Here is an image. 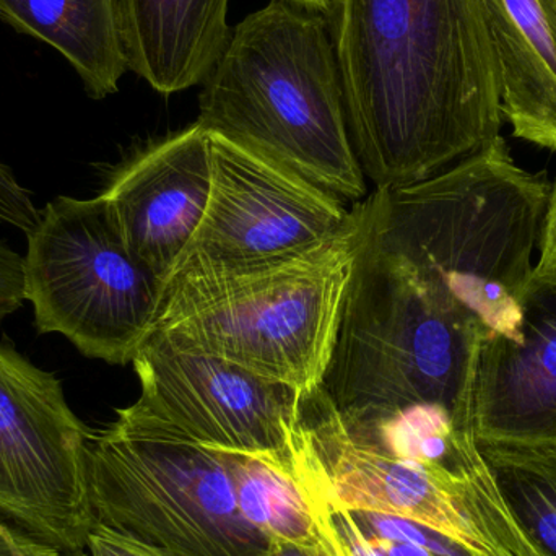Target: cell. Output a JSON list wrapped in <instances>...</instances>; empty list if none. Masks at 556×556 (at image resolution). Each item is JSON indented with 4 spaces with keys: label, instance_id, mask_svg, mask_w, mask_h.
Instances as JSON below:
<instances>
[{
    "label": "cell",
    "instance_id": "8fae6325",
    "mask_svg": "<svg viewBox=\"0 0 556 556\" xmlns=\"http://www.w3.org/2000/svg\"><path fill=\"white\" fill-rule=\"evenodd\" d=\"M137 404L192 443L220 453L290 459L300 444L303 391L156 333L132 359Z\"/></svg>",
    "mask_w": 556,
    "mask_h": 556
},
{
    "label": "cell",
    "instance_id": "484cf974",
    "mask_svg": "<svg viewBox=\"0 0 556 556\" xmlns=\"http://www.w3.org/2000/svg\"><path fill=\"white\" fill-rule=\"evenodd\" d=\"M368 538V535H366ZM376 551L382 556H433L418 545L405 544V542L382 541V539L368 538Z\"/></svg>",
    "mask_w": 556,
    "mask_h": 556
},
{
    "label": "cell",
    "instance_id": "5bb4252c",
    "mask_svg": "<svg viewBox=\"0 0 556 556\" xmlns=\"http://www.w3.org/2000/svg\"><path fill=\"white\" fill-rule=\"evenodd\" d=\"M129 71L162 94L204 84L230 39V0H117Z\"/></svg>",
    "mask_w": 556,
    "mask_h": 556
},
{
    "label": "cell",
    "instance_id": "2e32d148",
    "mask_svg": "<svg viewBox=\"0 0 556 556\" xmlns=\"http://www.w3.org/2000/svg\"><path fill=\"white\" fill-rule=\"evenodd\" d=\"M0 20L58 51L93 100L117 93L129 71L117 0H0Z\"/></svg>",
    "mask_w": 556,
    "mask_h": 556
},
{
    "label": "cell",
    "instance_id": "277c9868",
    "mask_svg": "<svg viewBox=\"0 0 556 556\" xmlns=\"http://www.w3.org/2000/svg\"><path fill=\"white\" fill-rule=\"evenodd\" d=\"M369 230L366 198L337 237L303 253L165 281L150 333L303 392L317 388Z\"/></svg>",
    "mask_w": 556,
    "mask_h": 556
},
{
    "label": "cell",
    "instance_id": "cb8c5ba5",
    "mask_svg": "<svg viewBox=\"0 0 556 556\" xmlns=\"http://www.w3.org/2000/svg\"><path fill=\"white\" fill-rule=\"evenodd\" d=\"M539 260L534 274L556 281V179L548 195L547 211L539 240Z\"/></svg>",
    "mask_w": 556,
    "mask_h": 556
},
{
    "label": "cell",
    "instance_id": "6da1fadb",
    "mask_svg": "<svg viewBox=\"0 0 556 556\" xmlns=\"http://www.w3.org/2000/svg\"><path fill=\"white\" fill-rule=\"evenodd\" d=\"M329 23L353 147L376 189L424 181L500 137L486 0H339Z\"/></svg>",
    "mask_w": 556,
    "mask_h": 556
},
{
    "label": "cell",
    "instance_id": "30bf717a",
    "mask_svg": "<svg viewBox=\"0 0 556 556\" xmlns=\"http://www.w3.org/2000/svg\"><path fill=\"white\" fill-rule=\"evenodd\" d=\"M208 140L207 211L165 281L285 260L337 237L352 220L353 207L339 195L227 137L208 132Z\"/></svg>",
    "mask_w": 556,
    "mask_h": 556
},
{
    "label": "cell",
    "instance_id": "8992f818",
    "mask_svg": "<svg viewBox=\"0 0 556 556\" xmlns=\"http://www.w3.org/2000/svg\"><path fill=\"white\" fill-rule=\"evenodd\" d=\"M88 485L98 525L166 556H269L274 542L238 508L227 453L192 443L143 410L91 434Z\"/></svg>",
    "mask_w": 556,
    "mask_h": 556
},
{
    "label": "cell",
    "instance_id": "d4e9b609",
    "mask_svg": "<svg viewBox=\"0 0 556 556\" xmlns=\"http://www.w3.org/2000/svg\"><path fill=\"white\" fill-rule=\"evenodd\" d=\"M61 552L0 518V556H58Z\"/></svg>",
    "mask_w": 556,
    "mask_h": 556
},
{
    "label": "cell",
    "instance_id": "7a4b0ae2",
    "mask_svg": "<svg viewBox=\"0 0 556 556\" xmlns=\"http://www.w3.org/2000/svg\"><path fill=\"white\" fill-rule=\"evenodd\" d=\"M551 188L500 136L424 181L376 189L371 237L486 340L519 339Z\"/></svg>",
    "mask_w": 556,
    "mask_h": 556
},
{
    "label": "cell",
    "instance_id": "e0dca14e",
    "mask_svg": "<svg viewBox=\"0 0 556 556\" xmlns=\"http://www.w3.org/2000/svg\"><path fill=\"white\" fill-rule=\"evenodd\" d=\"M238 508L270 542L320 551L329 545V500L298 444L290 459L227 453Z\"/></svg>",
    "mask_w": 556,
    "mask_h": 556
},
{
    "label": "cell",
    "instance_id": "ffe728a7",
    "mask_svg": "<svg viewBox=\"0 0 556 556\" xmlns=\"http://www.w3.org/2000/svg\"><path fill=\"white\" fill-rule=\"evenodd\" d=\"M39 220L28 189L20 185L9 166L0 162V227L15 228L28 235Z\"/></svg>",
    "mask_w": 556,
    "mask_h": 556
},
{
    "label": "cell",
    "instance_id": "5b68a950",
    "mask_svg": "<svg viewBox=\"0 0 556 556\" xmlns=\"http://www.w3.org/2000/svg\"><path fill=\"white\" fill-rule=\"evenodd\" d=\"M485 340L369 230L320 388L343 417L437 405L473 421Z\"/></svg>",
    "mask_w": 556,
    "mask_h": 556
},
{
    "label": "cell",
    "instance_id": "52a82bcc",
    "mask_svg": "<svg viewBox=\"0 0 556 556\" xmlns=\"http://www.w3.org/2000/svg\"><path fill=\"white\" fill-rule=\"evenodd\" d=\"M301 446L332 508L410 519L473 556H541L480 444L450 463L401 459L352 437L320 386L304 392Z\"/></svg>",
    "mask_w": 556,
    "mask_h": 556
},
{
    "label": "cell",
    "instance_id": "9c48e42d",
    "mask_svg": "<svg viewBox=\"0 0 556 556\" xmlns=\"http://www.w3.org/2000/svg\"><path fill=\"white\" fill-rule=\"evenodd\" d=\"M90 438L62 382L0 343V518L59 551L88 552Z\"/></svg>",
    "mask_w": 556,
    "mask_h": 556
},
{
    "label": "cell",
    "instance_id": "9a60e30c",
    "mask_svg": "<svg viewBox=\"0 0 556 556\" xmlns=\"http://www.w3.org/2000/svg\"><path fill=\"white\" fill-rule=\"evenodd\" d=\"M513 136L556 152V0H486Z\"/></svg>",
    "mask_w": 556,
    "mask_h": 556
},
{
    "label": "cell",
    "instance_id": "4316f807",
    "mask_svg": "<svg viewBox=\"0 0 556 556\" xmlns=\"http://www.w3.org/2000/svg\"><path fill=\"white\" fill-rule=\"evenodd\" d=\"M327 534H329V521H327ZM269 556H337V554L329 534V545L320 551H306V548H298L293 545L274 544Z\"/></svg>",
    "mask_w": 556,
    "mask_h": 556
},
{
    "label": "cell",
    "instance_id": "3957f363",
    "mask_svg": "<svg viewBox=\"0 0 556 556\" xmlns=\"http://www.w3.org/2000/svg\"><path fill=\"white\" fill-rule=\"evenodd\" d=\"M199 126L313 185L368 198L329 20L273 0L231 29L199 98Z\"/></svg>",
    "mask_w": 556,
    "mask_h": 556
},
{
    "label": "cell",
    "instance_id": "ac0fdd59",
    "mask_svg": "<svg viewBox=\"0 0 556 556\" xmlns=\"http://www.w3.org/2000/svg\"><path fill=\"white\" fill-rule=\"evenodd\" d=\"M516 521L541 556H556V444H483Z\"/></svg>",
    "mask_w": 556,
    "mask_h": 556
},
{
    "label": "cell",
    "instance_id": "7c38bea8",
    "mask_svg": "<svg viewBox=\"0 0 556 556\" xmlns=\"http://www.w3.org/2000/svg\"><path fill=\"white\" fill-rule=\"evenodd\" d=\"M211 185V140L195 123L137 153L100 194L127 250L162 287L204 218Z\"/></svg>",
    "mask_w": 556,
    "mask_h": 556
},
{
    "label": "cell",
    "instance_id": "7402d4cb",
    "mask_svg": "<svg viewBox=\"0 0 556 556\" xmlns=\"http://www.w3.org/2000/svg\"><path fill=\"white\" fill-rule=\"evenodd\" d=\"M329 534L337 556H382L345 509H329Z\"/></svg>",
    "mask_w": 556,
    "mask_h": 556
},
{
    "label": "cell",
    "instance_id": "ba28073f",
    "mask_svg": "<svg viewBox=\"0 0 556 556\" xmlns=\"http://www.w3.org/2000/svg\"><path fill=\"white\" fill-rule=\"evenodd\" d=\"M26 238L36 330L65 337L87 358L132 363L155 324L162 281L127 250L104 199L55 198Z\"/></svg>",
    "mask_w": 556,
    "mask_h": 556
},
{
    "label": "cell",
    "instance_id": "603a6c76",
    "mask_svg": "<svg viewBox=\"0 0 556 556\" xmlns=\"http://www.w3.org/2000/svg\"><path fill=\"white\" fill-rule=\"evenodd\" d=\"M88 554L91 556H166L136 539L119 534L106 526L94 525L88 538Z\"/></svg>",
    "mask_w": 556,
    "mask_h": 556
},
{
    "label": "cell",
    "instance_id": "4fadbf2b",
    "mask_svg": "<svg viewBox=\"0 0 556 556\" xmlns=\"http://www.w3.org/2000/svg\"><path fill=\"white\" fill-rule=\"evenodd\" d=\"M477 441L556 444V281L532 278L519 339L485 340L473 389Z\"/></svg>",
    "mask_w": 556,
    "mask_h": 556
},
{
    "label": "cell",
    "instance_id": "44dd1931",
    "mask_svg": "<svg viewBox=\"0 0 556 556\" xmlns=\"http://www.w3.org/2000/svg\"><path fill=\"white\" fill-rule=\"evenodd\" d=\"M26 301L25 260L0 241V320Z\"/></svg>",
    "mask_w": 556,
    "mask_h": 556
},
{
    "label": "cell",
    "instance_id": "d6986e66",
    "mask_svg": "<svg viewBox=\"0 0 556 556\" xmlns=\"http://www.w3.org/2000/svg\"><path fill=\"white\" fill-rule=\"evenodd\" d=\"M350 515L368 538L418 545L433 556H473L451 539L410 519L369 511H353Z\"/></svg>",
    "mask_w": 556,
    "mask_h": 556
},
{
    "label": "cell",
    "instance_id": "83f0119b",
    "mask_svg": "<svg viewBox=\"0 0 556 556\" xmlns=\"http://www.w3.org/2000/svg\"><path fill=\"white\" fill-rule=\"evenodd\" d=\"M285 2L293 3L300 9L309 10V12L319 13V15L329 20L339 0H285Z\"/></svg>",
    "mask_w": 556,
    "mask_h": 556
}]
</instances>
